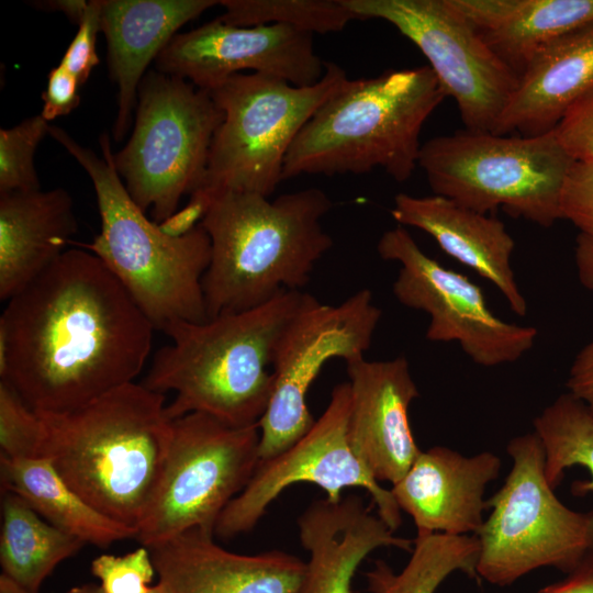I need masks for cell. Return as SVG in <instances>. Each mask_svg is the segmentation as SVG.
Here are the masks:
<instances>
[{
    "label": "cell",
    "mask_w": 593,
    "mask_h": 593,
    "mask_svg": "<svg viewBox=\"0 0 593 593\" xmlns=\"http://www.w3.org/2000/svg\"><path fill=\"white\" fill-rule=\"evenodd\" d=\"M357 19H380L413 42L429 61L466 130L492 132L517 76L484 44L450 0H343Z\"/></svg>",
    "instance_id": "4fadbf2b"
},
{
    "label": "cell",
    "mask_w": 593,
    "mask_h": 593,
    "mask_svg": "<svg viewBox=\"0 0 593 593\" xmlns=\"http://www.w3.org/2000/svg\"><path fill=\"white\" fill-rule=\"evenodd\" d=\"M572 164L553 130L537 136L459 131L428 139L418 157L434 194L481 214L501 208L541 227L561 219Z\"/></svg>",
    "instance_id": "ba28073f"
},
{
    "label": "cell",
    "mask_w": 593,
    "mask_h": 593,
    "mask_svg": "<svg viewBox=\"0 0 593 593\" xmlns=\"http://www.w3.org/2000/svg\"><path fill=\"white\" fill-rule=\"evenodd\" d=\"M311 295L283 291L243 312L169 323L161 332L172 343L155 353L141 383L163 394L175 392L166 405L170 421L199 412L232 426L258 424L275 388L269 368L277 344Z\"/></svg>",
    "instance_id": "3957f363"
},
{
    "label": "cell",
    "mask_w": 593,
    "mask_h": 593,
    "mask_svg": "<svg viewBox=\"0 0 593 593\" xmlns=\"http://www.w3.org/2000/svg\"><path fill=\"white\" fill-rule=\"evenodd\" d=\"M48 130L41 114L0 130V193L41 189L34 154Z\"/></svg>",
    "instance_id": "4dcf8cb0"
},
{
    "label": "cell",
    "mask_w": 593,
    "mask_h": 593,
    "mask_svg": "<svg viewBox=\"0 0 593 593\" xmlns=\"http://www.w3.org/2000/svg\"><path fill=\"white\" fill-rule=\"evenodd\" d=\"M566 387L593 414V340L575 356Z\"/></svg>",
    "instance_id": "74e56055"
},
{
    "label": "cell",
    "mask_w": 593,
    "mask_h": 593,
    "mask_svg": "<svg viewBox=\"0 0 593 593\" xmlns=\"http://www.w3.org/2000/svg\"><path fill=\"white\" fill-rule=\"evenodd\" d=\"M377 250L383 260L400 264L393 294L402 305L428 314L429 342L458 343L482 367L515 362L535 345L536 327L497 317L478 284L427 256L403 226L385 231Z\"/></svg>",
    "instance_id": "5bb4252c"
},
{
    "label": "cell",
    "mask_w": 593,
    "mask_h": 593,
    "mask_svg": "<svg viewBox=\"0 0 593 593\" xmlns=\"http://www.w3.org/2000/svg\"><path fill=\"white\" fill-rule=\"evenodd\" d=\"M216 4L215 0H101L108 67L118 87L114 141H122L131 127L138 86L150 61L182 25Z\"/></svg>",
    "instance_id": "7402d4cb"
},
{
    "label": "cell",
    "mask_w": 593,
    "mask_h": 593,
    "mask_svg": "<svg viewBox=\"0 0 593 593\" xmlns=\"http://www.w3.org/2000/svg\"><path fill=\"white\" fill-rule=\"evenodd\" d=\"M155 61L158 71L205 91L242 70L296 87L315 85L325 71L313 34L283 24L234 26L219 18L176 34Z\"/></svg>",
    "instance_id": "2e32d148"
},
{
    "label": "cell",
    "mask_w": 593,
    "mask_h": 593,
    "mask_svg": "<svg viewBox=\"0 0 593 593\" xmlns=\"http://www.w3.org/2000/svg\"><path fill=\"white\" fill-rule=\"evenodd\" d=\"M222 121L210 93L190 81L158 70L143 77L133 132L113 159L132 200L157 224L201 188Z\"/></svg>",
    "instance_id": "30bf717a"
},
{
    "label": "cell",
    "mask_w": 593,
    "mask_h": 593,
    "mask_svg": "<svg viewBox=\"0 0 593 593\" xmlns=\"http://www.w3.org/2000/svg\"><path fill=\"white\" fill-rule=\"evenodd\" d=\"M302 547L309 552L298 593H350L362 560L374 549L412 550L362 499L351 494L333 502L313 501L298 518Z\"/></svg>",
    "instance_id": "44dd1931"
},
{
    "label": "cell",
    "mask_w": 593,
    "mask_h": 593,
    "mask_svg": "<svg viewBox=\"0 0 593 593\" xmlns=\"http://www.w3.org/2000/svg\"><path fill=\"white\" fill-rule=\"evenodd\" d=\"M150 593H161L159 588L157 585L153 586V590Z\"/></svg>",
    "instance_id": "ee69618b"
},
{
    "label": "cell",
    "mask_w": 593,
    "mask_h": 593,
    "mask_svg": "<svg viewBox=\"0 0 593 593\" xmlns=\"http://www.w3.org/2000/svg\"><path fill=\"white\" fill-rule=\"evenodd\" d=\"M348 77L325 61L315 85L296 87L260 74H236L208 91L223 113L209 153L203 183L191 195L208 205L221 192L270 197L282 181L286 156L315 111Z\"/></svg>",
    "instance_id": "52a82bcc"
},
{
    "label": "cell",
    "mask_w": 593,
    "mask_h": 593,
    "mask_svg": "<svg viewBox=\"0 0 593 593\" xmlns=\"http://www.w3.org/2000/svg\"><path fill=\"white\" fill-rule=\"evenodd\" d=\"M502 467L491 451L463 456L444 446L421 451L391 493L417 534L477 535L486 510L484 492Z\"/></svg>",
    "instance_id": "d6986e66"
},
{
    "label": "cell",
    "mask_w": 593,
    "mask_h": 593,
    "mask_svg": "<svg viewBox=\"0 0 593 593\" xmlns=\"http://www.w3.org/2000/svg\"><path fill=\"white\" fill-rule=\"evenodd\" d=\"M68 593H104L100 585L85 584L72 588Z\"/></svg>",
    "instance_id": "7bdbcfd3"
},
{
    "label": "cell",
    "mask_w": 593,
    "mask_h": 593,
    "mask_svg": "<svg viewBox=\"0 0 593 593\" xmlns=\"http://www.w3.org/2000/svg\"><path fill=\"white\" fill-rule=\"evenodd\" d=\"M553 132L573 161L593 163V88L566 111Z\"/></svg>",
    "instance_id": "836d02e7"
},
{
    "label": "cell",
    "mask_w": 593,
    "mask_h": 593,
    "mask_svg": "<svg viewBox=\"0 0 593 593\" xmlns=\"http://www.w3.org/2000/svg\"><path fill=\"white\" fill-rule=\"evenodd\" d=\"M332 206L320 188L273 200L235 191L214 195L200 221L211 240V260L202 278L208 318L302 290L333 246L321 222Z\"/></svg>",
    "instance_id": "277c9868"
},
{
    "label": "cell",
    "mask_w": 593,
    "mask_h": 593,
    "mask_svg": "<svg viewBox=\"0 0 593 593\" xmlns=\"http://www.w3.org/2000/svg\"><path fill=\"white\" fill-rule=\"evenodd\" d=\"M91 572L104 593H150L156 570L148 548L142 546L124 556L97 557Z\"/></svg>",
    "instance_id": "d6a6232c"
},
{
    "label": "cell",
    "mask_w": 593,
    "mask_h": 593,
    "mask_svg": "<svg viewBox=\"0 0 593 593\" xmlns=\"http://www.w3.org/2000/svg\"><path fill=\"white\" fill-rule=\"evenodd\" d=\"M506 451L512 469L486 500L491 513L475 535L479 579L506 586L541 567L569 573L593 549V510L574 511L557 497L535 432L512 438Z\"/></svg>",
    "instance_id": "9c48e42d"
},
{
    "label": "cell",
    "mask_w": 593,
    "mask_h": 593,
    "mask_svg": "<svg viewBox=\"0 0 593 593\" xmlns=\"http://www.w3.org/2000/svg\"><path fill=\"white\" fill-rule=\"evenodd\" d=\"M349 409L347 381L334 387L325 411L306 434L282 452L259 460L247 485L220 515L214 536L228 539L251 530L275 499L295 483L316 484L333 502L346 488H362L377 514L395 532L402 524L401 510L391 491L355 456L347 434Z\"/></svg>",
    "instance_id": "9a60e30c"
},
{
    "label": "cell",
    "mask_w": 593,
    "mask_h": 593,
    "mask_svg": "<svg viewBox=\"0 0 593 593\" xmlns=\"http://www.w3.org/2000/svg\"><path fill=\"white\" fill-rule=\"evenodd\" d=\"M0 564L7 574L32 593L63 560L85 545L56 528L21 496L2 492Z\"/></svg>",
    "instance_id": "4316f807"
},
{
    "label": "cell",
    "mask_w": 593,
    "mask_h": 593,
    "mask_svg": "<svg viewBox=\"0 0 593 593\" xmlns=\"http://www.w3.org/2000/svg\"><path fill=\"white\" fill-rule=\"evenodd\" d=\"M560 212L579 233H593V163L573 161L562 188Z\"/></svg>",
    "instance_id": "e575fe53"
},
{
    "label": "cell",
    "mask_w": 593,
    "mask_h": 593,
    "mask_svg": "<svg viewBox=\"0 0 593 593\" xmlns=\"http://www.w3.org/2000/svg\"><path fill=\"white\" fill-rule=\"evenodd\" d=\"M101 31V0H90L88 9L78 24V31L65 52L60 65L82 87L99 64L97 35Z\"/></svg>",
    "instance_id": "d590c367"
},
{
    "label": "cell",
    "mask_w": 593,
    "mask_h": 593,
    "mask_svg": "<svg viewBox=\"0 0 593 593\" xmlns=\"http://www.w3.org/2000/svg\"><path fill=\"white\" fill-rule=\"evenodd\" d=\"M517 78L557 37L593 21V0H450Z\"/></svg>",
    "instance_id": "d4e9b609"
},
{
    "label": "cell",
    "mask_w": 593,
    "mask_h": 593,
    "mask_svg": "<svg viewBox=\"0 0 593 593\" xmlns=\"http://www.w3.org/2000/svg\"><path fill=\"white\" fill-rule=\"evenodd\" d=\"M191 528L148 548L161 593H298L305 561L282 550L228 551Z\"/></svg>",
    "instance_id": "ac0fdd59"
},
{
    "label": "cell",
    "mask_w": 593,
    "mask_h": 593,
    "mask_svg": "<svg viewBox=\"0 0 593 593\" xmlns=\"http://www.w3.org/2000/svg\"><path fill=\"white\" fill-rule=\"evenodd\" d=\"M350 387L349 445L380 483H396L422 451L410 425L409 409L419 396L404 356L365 358L346 363Z\"/></svg>",
    "instance_id": "e0dca14e"
},
{
    "label": "cell",
    "mask_w": 593,
    "mask_h": 593,
    "mask_svg": "<svg viewBox=\"0 0 593 593\" xmlns=\"http://www.w3.org/2000/svg\"><path fill=\"white\" fill-rule=\"evenodd\" d=\"M537 593H593V549L563 580L546 585Z\"/></svg>",
    "instance_id": "f35d334b"
},
{
    "label": "cell",
    "mask_w": 593,
    "mask_h": 593,
    "mask_svg": "<svg viewBox=\"0 0 593 593\" xmlns=\"http://www.w3.org/2000/svg\"><path fill=\"white\" fill-rule=\"evenodd\" d=\"M79 88L78 80L65 67L60 64L54 67L42 94L44 105L41 115L48 122L71 112L80 102Z\"/></svg>",
    "instance_id": "8d00e7d4"
},
{
    "label": "cell",
    "mask_w": 593,
    "mask_h": 593,
    "mask_svg": "<svg viewBox=\"0 0 593 593\" xmlns=\"http://www.w3.org/2000/svg\"><path fill=\"white\" fill-rule=\"evenodd\" d=\"M1 490L26 501L45 521L85 544L107 548L136 538L137 529L96 510L76 493L46 458L0 456Z\"/></svg>",
    "instance_id": "484cf974"
},
{
    "label": "cell",
    "mask_w": 593,
    "mask_h": 593,
    "mask_svg": "<svg viewBox=\"0 0 593 593\" xmlns=\"http://www.w3.org/2000/svg\"><path fill=\"white\" fill-rule=\"evenodd\" d=\"M412 555L401 572H394L383 560H376L365 573L370 593H435L456 571L479 581L477 563L480 552L475 535L417 534Z\"/></svg>",
    "instance_id": "83f0119b"
},
{
    "label": "cell",
    "mask_w": 593,
    "mask_h": 593,
    "mask_svg": "<svg viewBox=\"0 0 593 593\" xmlns=\"http://www.w3.org/2000/svg\"><path fill=\"white\" fill-rule=\"evenodd\" d=\"M534 432L545 451V477L556 489L564 471L574 466L588 469L591 478L577 480L571 493H593V414L569 392L559 395L533 421Z\"/></svg>",
    "instance_id": "f1b7e54d"
},
{
    "label": "cell",
    "mask_w": 593,
    "mask_h": 593,
    "mask_svg": "<svg viewBox=\"0 0 593 593\" xmlns=\"http://www.w3.org/2000/svg\"><path fill=\"white\" fill-rule=\"evenodd\" d=\"M381 315L368 289L337 305L311 295L275 349V388L258 423L260 460L282 452L309 432L315 423L307 406L310 387L328 360L365 358Z\"/></svg>",
    "instance_id": "7c38bea8"
},
{
    "label": "cell",
    "mask_w": 593,
    "mask_h": 593,
    "mask_svg": "<svg viewBox=\"0 0 593 593\" xmlns=\"http://www.w3.org/2000/svg\"><path fill=\"white\" fill-rule=\"evenodd\" d=\"M42 421L18 392L0 380V456L38 458Z\"/></svg>",
    "instance_id": "1f68e13d"
},
{
    "label": "cell",
    "mask_w": 593,
    "mask_h": 593,
    "mask_svg": "<svg viewBox=\"0 0 593 593\" xmlns=\"http://www.w3.org/2000/svg\"><path fill=\"white\" fill-rule=\"evenodd\" d=\"M574 261L580 283L593 291V233H579L575 242Z\"/></svg>",
    "instance_id": "ab89813d"
},
{
    "label": "cell",
    "mask_w": 593,
    "mask_h": 593,
    "mask_svg": "<svg viewBox=\"0 0 593 593\" xmlns=\"http://www.w3.org/2000/svg\"><path fill=\"white\" fill-rule=\"evenodd\" d=\"M401 226L430 235L450 257L491 282L518 316L528 311L512 267L515 240L504 223L438 195L399 193L391 209Z\"/></svg>",
    "instance_id": "ffe728a7"
},
{
    "label": "cell",
    "mask_w": 593,
    "mask_h": 593,
    "mask_svg": "<svg viewBox=\"0 0 593 593\" xmlns=\"http://www.w3.org/2000/svg\"><path fill=\"white\" fill-rule=\"evenodd\" d=\"M219 19L234 26L283 24L310 34L340 32L357 19L343 0H222Z\"/></svg>",
    "instance_id": "f546056e"
},
{
    "label": "cell",
    "mask_w": 593,
    "mask_h": 593,
    "mask_svg": "<svg viewBox=\"0 0 593 593\" xmlns=\"http://www.w3.org/2000/svg\"><path fill=\"white\" fill-rule=\"evenodd\" d=\"M171 428L159 484L137 529L147 548L195 527L214 532L260 460L258 424L237 427L194 412L172 419Z\"/></svg>",
    "instance_id": "8fae6325"
},
{
    "label": "cell",
    "mask_w": 593,
    "mask_h": 593,
    "mask_svg": "<svg viewBox=\"0 0 593 593\" xmlns=\"http://www.w3.org/2000/svg\"><path fill=\"white\" fill-rule=\"evenodd\" d=\"M0 593H32L16 581L2 573L0 575Z\"/></svg>",
    "instance_id": "b9f144b4"
},
{
    "label": "cell",
    "mask_w": 593,
    "mask_h": 593,
    "mask_svg": "<svg viewBox=\"0 0 593 593\" xmlns=\"http://www.w3.org/2000/svg\"><path fill=\"white\" fill-rule=\"evenodd\" d=\"M593 88V21L546 45L518 78L492 133L537 136Z\"/></svg>",
    "instance_id": "603a6c76"
},
{
    "label": "cell",
    "mask_w": 593,
    "mask_h": 593,
    "mask_svg": "<svg viewBox=\"0 0 593 593\" xmlns=\"http://www.w3.org/2000/svg\"><path fill=\"white\" fill-rule=\"evenodd\" d=\"M77 231L74 202L63 188L0 193V299L35 280Z\"/></svg>",
    "instance_id": "cb8c5ba5"
},
{
    "label": "cell",
    "mask_w": 593,
    "mask_h": 593,
    "mask_svg": "<svg viewBox=\"0 0 593 593\" xmlns=\"http://www.w3.org/2000/svg\"><path fill=\"white\" fill-rule=\"evenodd\" d=\"M154 331L99 257L70 248L7 301L0 380L34 411H70L135 382Z\"/></svg>",
    "instance_id": "6da1fadb"
},
{
    "label": "cell",
    "mask_w": 593,
    "mask_h": 593,
    "mask_svg": "<svg viewBox=\"0 0 593 593\" xmlns=\"http://www.w3.org/2000/svg\"><path fill=\"white\" fill-rule=\"evenodd\" d=\"M48 135L77 160L94 188L101 228L85 247L118 278L156 331L177 321H206L202 278L211 240L203 226L171 234L148 220L116 171L107 133L99 136L101 157L58 126L49 125Z\"/></svg>",
    "instance_id": "5b68a950"
},
{
    "label": "cell",
    "mask_w": 593,
    "mask_h": 593,
    "mask_svg": "<svg viewBox=\"0 0 593 593\" xmlns=\"http://www.w3.org/2000/svg\"><path fill=\"white\" fill-rule=\"evenodd\" d=\"M33 7L46 11H59L64 13L72 23L77 25L83 18L89 1L85 0H49V1H33Z\"/></svg>",
    "instance_id": "60d3db41"
},
{
    "label": "cell",
    "mask_w": 593,
    "mask_h": 593,
    "mask_svg": "<svg viewBox=\"0 0 593 593\" xmlns=\"http://www.w3.org/2000/svg\"><path fill=\"white\" fill-rule=\"evenodd\" d=\"M446 97L428 65L348 79L295 137L282 180L381 168L406 181L418 166L423 125Z\"/></svg>",
    "instance_id": "8992f818"
},
{
    "label": "cell",
    "mask_w": 593,
    "mask_h": 593,
    "mask_svg": "<svg viewBox=\"0 0 593 593\" xmlns=\"http://www.w3.org/2000/svg\"><path fill=\"white\" fill-rule=\"evenodd\" d=\"M166 405L165 394L131 382L70 411H36L38 458L96 510L138 529L169 451Z\"/></svg>",
    "instance_id": "7a4b0ae2"
}]
</instances>
